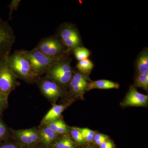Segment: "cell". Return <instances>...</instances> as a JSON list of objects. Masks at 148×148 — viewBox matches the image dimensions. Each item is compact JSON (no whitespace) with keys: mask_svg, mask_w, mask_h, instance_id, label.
<instances>
[{"mask_svg":"<svg viewBox=\"0 0 148 148\" xmlns=\"http://www.w3.org/2000/svg\"><path fill=\"white\" fill-rule=\"evenodd\" d=\"M40 140L44 145L47 147L50 145L57 137V134L45 125L39 132Z\"/></svg>","mask_w":148,"mask_h":148,"instance_id":"4fadbf2b","label":"cell"},{"mask_svg":"<svg viewBox=\"0 0 148 148\" xmlns=\"http://www.w3.org/2000/svg\"><path fill=\"white\" fill-rule=\"evenodd\" d=\"M46 55L56 58L68 56L69 53L56 36H49L42 39L34 48Z\"/></svg>","mask_w":148,"mask_h":148,"instance_id":"277c9868","label":"cell"},{"mask_svg":"<svg viewBox=\"0 0 148 148\" xmlns=\"http://www.w3.org/2000/svg\"><path fill=\"white\" fill-rule=\"evenodd\" d=\"M64 123H65L63 120H62L61 119H58L50 122L45 125L56 133V131H57L58 128Z\"/></svg>","mask_w":148,"mask_h":148,"instance_id":"7402d4cb","label":"cell"},{"mask_svg":"<svg viewBox=\"0 0 148 148\" xmlns=\"http://www.w3.org/2000/svg\"><path fill=\"white\" fill-rule=\"evenodd\" d=\"M75 145L73 140L68 137H62L56 141L53 148H75Z\"/></svg>","mask_w":148,"mask_h":148,"instance_id":"e0dca14e","label":"cell"},{"mask_svg":"<svg viewBox=\"0 0 148 148\" xmlns=\"http://www.w3.org/2000/svg\"><path fill=\"white\" fill-rule=\"evenodd\" d=\"M21 1V0H12L11 2L8 6L10 10L9 13V20L12 19V14L14 11L17 10L18 9V6Z\"/></svg>","mask_w":148,"mask_h":148,"instance_id":"cb8c5ba5","label":"cell"},{"mask_svg":"<svg viewBox=\"0 0 148 148\" xmlns=\"http://www.w3.org/2000/svg\"><path fill=\"white\" fill-rule=\"evenodd\" d=\"M119 88V84L108 80L101 79L90 81L88 83V91L93 89H109Z\"/></svg>","mask_w":148,"mask_h":148,"instance_id":"30bf717a","label":"cell"},{"mask_svg":"<svg viewBox=\"0 0 148 148\" xmlns=\"http://www.w3.org/2000/svg\"><path fill=\"white\" fill-rule=\"evenodd\" d=\"M88 75L79 72H77L74 75H73L69 84L70 88L75 86L88 84L89 82H88L89 81Z\"/></svg>","mask_w":148,"mask_h":148,"instance_id":"5bb4252c","label":"cell"},{"mask_svg":"<svg viewBox=\"0 0 148 148\" xmlns=\"http://www.w3.org/2000/svg\"><path fill=\"white\" fill-rule=\"evenodd\" d=\"M108 137L107 135L98 133V134H95L93 140L95 141L96 145L100 146L103 142L108 140Z\"/></svg>","mask_w":148,"mask_h":148,"instance_id":"484cf974","label":"cell"},{"mask_svg":"<svg viewBox=\"0 0 148 148\" xmlns=\"http://www.w3.org/2000/svg\"><path fill=\"white\" fill-rule=\"evenodd\" d=\"M57 38L61 40L69 53L81 46L82 42L78 31L73 24L63 23L57 30Z\"/></svg>","mask_w":148,"mask_h":148,"instance_id":"5b68a950","label":"cell"},{"mask_svg":"<svg viewBox=\"0 0 148 148\" xmlns=\"http://www.w3.org/2000/svg\"><path fill=\"white\" fill-rule=\"evenodd\" d=\"M16 76L7 61V58L0 59V91L8 96L17 85Z\"/></svg>","mask_w":148,"mask_h":148,"instance_id":"52a82bcc","label":"cell"},{"mask_svg":"<svg viewBox=\"0 0 148 148\" xmlns=\"http://www.w3.org/2000/svg\"><path fill=\"white\" fill-rule=\"evenodd\" d=\"M71 62L68 56L59 59L46 72V78L61 86L69 84L73 75Z\"/></svg>","mask_w":148,"mask_h":148,"instance_id":"7a4b0ae2","label":"cell"},{"mask_svg":"<svg viewBox=\"0 0 148 148\" xmlns=\"http://www.w3.org/2000/svg\"><path fill=\"white\" fill-rule=\"evenodd\" d=\"M15 135L17 140L23 145L26 146L34 145V143L27 133V129L17 130L15 132Z\"/></svg>","mask_w":148,"mask_h":148,"instance_id":"ac0fdd59","label":"cell"},{"mask_svg":"<svg viewBox=\"0 0 148 148\" xmlns=\"http://www.w3.org/2000/svg\"><path fill=\"white\" fill-rule=\"evenodd\" d=\"M38 84L41 92L51 101H56L63 95L61 86L46 78L39 80Z\"/></svg>","mask_w":148,"mask_h":148,"instance_id":"ba28073f","label":"cell"},{"mask_svg":"<svg viewBox=\"0 0 148 148\" xmlns=\"http://www.w3.org/2000/svg\"><path fill=\"white\" fill-rule=\"evenodd\" d=\"M24 51L30 62L33 71L37 77L45 73L51 66L59 59L63 58L51 57L34 48L32 50H24Z\"/></svg>","mask_w":148,"mask_h":148,"instance_id":"3957f363","label":"cell"},{"mask_svg":"<svg viewBox=\"0 0 148 148\" xmlns=\"http://www.w3.org/2000/svg\"><path fill=\"white\" fill-rule=\"evenodd\" d=\"M8 96L0 91V113L6 108L8 104Z\"/></svg>","mask_w":148,"mask_h":148,"instance_id":"d4e9b609","label":"cell"},{"mask_svg":"<svg viewBox=\"0 0 148 148\" xmlns=\"http://www.w3.org/2000/svg\"><path fill=\"white\" fill-rule=\"evenodd\" d=\"M7 129L5 125L0 119V140H3L5 137Z\"/></svg>","mask_w":148,"mask_h":148,"instance_id":"4316f807","label":"cell"},{"mask_svg":"<svg viewBox=\"0 0 148 148\" xmlns=\"http://www.w3.org/2000/svg\"><path fill=\"white\" fill-rule=\"evenodd\" d=\"M99 147L100 148H114V147L113 143L108 140L102 143Z\"/></svg>","mask_w":148,"mask_h":148,"instance_id":"83f0119b","label":"cell"},{"mask_svg":"<svg viewBox=\"0 0 148 148\" xmlns=\"http://www.w3.org/2000/svg\"><path fill=\"white\" fill-rule=\"evenodd\" d=\"M73 51L76 58L79 61L87 59L90 55V51L86 48L81 46L75 49Z\"/></svg>","mask_w":148,"mask_h":148,"instance_id":"d6986e66","label":"cell"},{"mask_svg":"<svg viewBox=\"0 0 148 148\" xmlns=\"http://www.w3.org/2000/svg\"><path fill=\"white\" fill-rule=\"evenodd\" d=\"M148 103L147 95L140 93L134 86H130L121 105L124 107H144L147 106Z\"/></svg>","mask_w":148,"mask_h":148,"instance_id":"9c48e42d","label":"cell"},{"mask_svg":"<svg viewBox=\"0 0 148 148\" xmlns=\"http://www.w3.org/2000/svg\"><path fill=\"white\" fill-rule=\"evenodd\" d=\"M65 108L66 107L64 105H54L44 117L41 124H45L58 119Z\"/></svg>","mask_w":148,"mask_h":148,"instance_id":"8fae6325","label":"cell"},{"mask_svg":"<svg viewBox=\"0 0 148 148\" xmlns=\"http://www.w3.org/2000/svg\"><path fill=\"white\" fill-rule=\"evenodd\" d=\"M27 133L34 144L38 142L40 140L39 132L34 129H27Z\"/></svg>","mask_w":148,"mask_h":148,"instance_id":"603a6c76","label":"cell"},{"mask_svg":"<svg viewBox=\"0 0 148 148\" xmlns=\"http://www.w3.org/2000/svg\"><path fill=\"white\" fill-rule=\"evenodd\" d=\"M7 61L16 77L30 82L34 81L37 78L25 55L24 50L15 51L8 56Z\"/></svg>","mask_w":148,"mask_h":148,"instance_id":"6da1fadb","label":"cell"},{"mask_svg":"<svg viewBox=\"0 0 148 148\" xmlns=\"http://www.w3.org/2000/svg\"><path fill=\"white\" fill-rule=\"evenodd\" d=\"M0 148H21L20 146L14 143H6L0 145Z\"/></svg>","mask_w":148,"mask_h":148,"instance_id":"f1b7e54d","label":"cell"},{"mask_svg":"<svg viewBox=\"0 0 148 148\" xmlns=\"http://www.w3.org/2000/svg\"><path fill=\"white\" fill-rule=\"evenodd\" d=\"M71 132L72 138L77 143L82 145L86 143L82 135L77 127L72 128L71 130Z\"/></svg>","mask_w":148,"mask_h":148,"instance_id":"44dd1931","label":"cell"},{"mask_svg":"<svg viewBox=\"0 0 148 148\" xmlns=\"http://www.w3.org/2000/svg\"><path fill=\"white\" fill-rule=\"evenodd\" d=\"M136 68L138 74L148 71V51L145 49L138 56L136 61Z\"/></svg>","mask_w":148,"mask_h":148,"instance_id":"7c38bea8","label":"cell"},{"mask_svg":"<svg viewBox=\"0 0 148 148\" xmlns=\"http://www.w3.org/2000/svg\"><path fill=\"white\" fill-rule=\"evenodd\" d=\"M134 86L141 88L145 91H148V71L138 74L135 77Z\"/></svg>","mask_w":148,"mask_h":148,"instance_id":"9a60e30c","label":"cell"},{"mask_svg":"<svg viewBox=\"0 0 148 148\" xmlns=\"http://www.w3.org/2000/svg\"><path fill=\"white\" fill-rule=\"evenodd\" d=\"M94 65L92 61L88 58L79 61L76 65L77 69L79 72L84 74H88L92 71Z\"/></svg>","mask_w":148,"mask_h":148,"instance_id":"2e32d148","label":"cell"},{"mask_svg":"<svg viewBox=\"0 0 148 148\" xmlns=\"http://www.w3.org/2000/svg\"><path fill=\"white\" fill-rule=\"evenodd\" d=\"M15 39L12 28L0 16V59L7 58L10 54Z\"/></svg>","mask_w":148,"mask_h":148,"instance_id":"8992f818","label":"cell"},{"mask_svg":"<svg viewBox=\"0 0 148 148\" xmlns=\"http://www.w3.org/2000/svg\"><path fill=\"white\" fill-rule=\"evenodd\" d=\"M77 128L82 135L85 142L90 143L93 141L95 134L94 131L88 128L77 127Z\"/></svg>","mask_w":148,"mask_h":148,"instance_id":"ffe728a7","label":"cell"},{"mask_svg":"<svg viewBox=\"0 0 148 148\" xmlns=\"http://www.w3.org/2000/svg\"><path fill=\"white\" fill-rule=\"evenodd\" d=\"M92 148V147H88V148Z\"/></svg>","mask_w":148,"mask_h":148,"instance_id":"f546056e","label":"cell"}]
</instances>
